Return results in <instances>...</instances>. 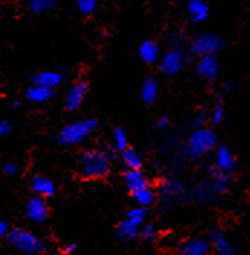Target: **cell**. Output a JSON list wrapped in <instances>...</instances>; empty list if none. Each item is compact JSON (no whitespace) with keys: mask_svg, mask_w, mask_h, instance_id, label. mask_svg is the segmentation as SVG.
Wrapping results in <instances>:
<instances>
[{"mask_svg":"<svg viewBox=\"0 0 250 255\" xmlns=\"http://www.w3.org/2000/svg\"><path fill=\"white\" fill-rule=\"evenodd\" d=\"M26 215L32 222H45L48 218V205L45 203L44 197H41V196L32 197L26 205Z\"/></svg>","mask_w":250,"mask_h":255,"instance_id":"ba28073f","label":"cell"},{"mask_svg":"<svg viewBox=\"0 0 250 255\" xmlns=\"http://www.w3.org/2000/svg\"><path fill=\"white\" fill-rule=\"evenodd\" d=\"M224 116H226V109H224V106H223L221 102H217L216 106H214V109H213V113H211L213 124H221L223 119H224Z\"/></svg>","mask_w":250,"mask_h":255,"instance_id":"4dcf8cb0","label":"cell"},{"mask_svg":"<svg viewBox=\"0 0 250 255\" xmlns=\"http://www.w3.org/2000/svg\"><path fill=\"white\" fill-rule=\"evenodd\" d=\"M97 7V0H77V9L83 15L93 13Z\"/></svg>","mask_w":250,"mask_h":255,"instance_id":"83f0119b","label":"cell"},{"mask_svg":"<svg viewBox=\"0 0 250 255\" xmlns=\"http://www.w3.org/2000/svg\"><path fill=\"white\" fill-rule=\"evenodd\" d=\"M63 80L64 76L58 71H42L33 79V84H39L49 90H54L55 87H58L63 83Z\"/></svg>","mask_w":250,"mask_h":255,"instance_id":"5bb4252c","label":"cell"},{"mask_svg":"<svg viewBox=\"0 0 250 255\" xmlns=\"http://www.w3.org/2000/svg\"><path fill=\"white\" fill-rule=\"evenodd\" d=\"M7 232H9V226H7V223H4L0 221V239L3 238Z\"/></svg>","mask_w":250,"mask_h":255,"instance_id":"d590c367","label":"cell"},{"mask_svg":"<svg viewBox=\"0 0 250 255\" xmlns=\"http://www.w3.org/2000/svg\"><path fill=\"white\" fill-rule=\"evenodd\" d=\"M205 121H207V116H205V113H204V112L198 113V115L195 116V119H194V127L203 128V125L205 124Z\"/></svg>","mask_w":250,"mask_h":255,"instance_id":"d6a6232c","label":"cell"},{"mask_svg":"<svg viewBox=\"0 0 250 255\" xmlns=\"http://www.w3.org/2000/svg\"><path fill=\"white\" fill-rule=\"evenodd\" d=\"M217 142L216 133L208 128H198L188 139V154L192 158H200L210 152Z\"/></svg>","mask_w":250,"mask_h":255,"instance_id":"277c9868","label":"cell"},{"mask_svg":"<svg viewBox=\"0 0 250 255\" xmlns=\"http://www.w3.org/2000/svg\"><path fill=\"white\" fill-rule=\"evenodd\" d=\"M19 170V167H17V164L13 162V161H10V162H6L4 164V167H3V171H4V174L7 175H13L16 174V171Z\"/></svg>","mask_w":250,"mask_h":255,"instance_id":"1f68e13d","label":"cell"},{"mask_svg":"<svg viewBox=\"0 0 250 255\" xmlns=\"http://www.w3.org/2000/svg\"><path fill=\"white\" fill-rule=\"evenodd\" d=\"M139 55L141 58L148 64L157 63L161 58V51H159V45L154 41H145L139 47Z\"/></svg>","mask_w":250,"mask_h":255,"instance_id":"2e32d148","label":"cell"},{"mask_svg":"<svg viewBox=\"0 0 250 255\" xmlns=\"http://www.w3.org/2000/svg\"><path fill=\"white\" fill-rule=\"evenodd\" d=\"M31 187L32 190L36 193V196H41V197H52L57 191L54 181L44 175H35L32 178Z\"/></svg>","mask_w":250,"mask_h":255,"instance_id":"4fadbf2b","label":"cell"},{"mask_svg":"<svg viewBox=\"0 0 250 255\" xmlns=\"http://www.w3.org/2000/svg\"><path fill=\"white\" fill-rule=\"evenodd\" d=\"M208 242H210V247H213L219 255H236L232 242L221 231H213L208 235Z\"/></svg>","mask_w":250,"mask_h":255,"instance_id":"8fae6325","label":"cell"},{"mask_svg":"<svg viewBox=\"0 0 250 255\" xmlns=\"http://www.w3.org/2000/svg\"><path fill=\"white\" fill-rule=\"evenodd\" d=\"M184 63H185V57L182 51L171 49L161 58V70L168 76H175L184 68Z\"/></svg>","mask_w":250,"mask_h":255,"instance_id":"52a82bcc","label":"cell"},{"mask_svg":"<svg viewBox=\"0 0 250 255\" xmlns=\"http://www.w3.org/2000/svg\"><path fill=\"white\" fill-rule=\"evenodd\" d=\"M125 183L132 193L148 186V180L141 170H127L125 173Z\"/></svg>","mask_w":250,"mask_h":255,"instance_id":"e0dca14e","label":"cell"},{"mask_svg":"<svg viewBox=\"0 0 250 255\" xmlns=\"http://www.w3.org/2000/svg\"><path fill=\"white\" fill-rule=\"evenodd\" d=\"M168 124H169V119H168L167 116H162V118H161V119L157 122L158 128H161V129H164V128L168 127Z\"/></svg>","mask_w":250,"mask_h":255,"instance_id":"e575fe53","label":"cell"},{"mask_svg":"<svg viewBox=\"0 0 250 255\" xmlns=\"http://www.w3.org/2000/svg\"><path fill=\"white\" fill-rule=\"evenodd\" d=\"M87 90H88L87 83H84V81L76 83V84L68 90L67 96H65V108H67L68 111H76V109H79L80 105L83 103L84 97L87 95Z\"/></svg>","mask_w":250,"mask_h":255,"instance_id":"30bf717a","label":"cell"},{"mask_svg":"<svg viewBox=\"0 0 250 255\" xmlns=\"http://www.w3.org/2000/svg\"><path fill=\"white\" fill-rule=\"evenodd\" d=\"M187 12L192 22H203L208 16V4L204 0H189L187 4Z\"/></svg>","mask_w":250,"mask_h":255,"instance_id":"9a60e30c","label":"cell"},{"mask_svg":"<svg viewBox=\"0 0 250 255\" xmlns=\"http://www.w3.org/2000/svg\"><path fill=\"white\" fill-rule=\"evenodd\" d=\"M139 234H141V237L145 241H154V239L157 238V228L152 225V223H145L143 226L139 228Z\"/></svg>","mask_w":250,"mask_h":255,"instance_id":"f1b7e54d","label":"cell"},{"mask_svg":"<svg viewBox=\"0 0 250 255\" xmlns=\"http://www.w3.org/2000/svg\"><path fill=\"white\" fill-rule=\"evenodd\" d=\"M216 165L219 173L223 174H232L236 170V158L232 151L226 146H220L216 154Z\"/></svg>","mask_w":250,"mask_h":255,"instance_id":"7c38bea8","label":"cell"},{"mask_svg":"<svg viewBox=\"0 0 250 255\" xmlns=\"http://www.w3.org/2000/svg\"><path fill=\"white\" fill-rule=\"evenodd\" d=\"M214 196V190L213 187H208V186H201L195 190V197L201 202H210Z\"/></svg>","mask_w":250,"mask_h":255,"instance_id":"f546056e","label":"cell"},{"mask_svg":"<svg viewBox=\"0 0 250 255\" xmlns=\"http://www.w3.org/2000/svg\"><path fill=\"white\" fill-rule=\"evenodd\" d=\"M181 186L179 184H167L165 187H164V190H162V194H164V197H165V200H168V202H172L173 199H176V197H179V193H181Z\"/></svg>","mask_w":250,"mask_h":255,"instance_id":"4316f807","label":"cell"},{"mask_svg":"<svg viewBox=\"0 0 250 255\" xmlns=\"http://www.w3.org/2000/svg\"><path fill=\"white\" fill-rule=\"evenodd\" d=\"M224 42L216 33H201L192 41V51L197 55H216L223 48Z\"/></svg>","mask_w":250,"mask_h":255,"instance_id":"5b68a950","label":"cell"},{"mask_svg":"<svg viewBox=\"0 0 250 255\" xmlns=\"http://www.w3.org/2000/svg\"><path fill=\"white\" fill-rule=\"evenodd\" d=\"M113 143H114L116 151H119V152H122V151H125L126 148H129L127 135H126V132L122 128L114 129V133H113Z\"/></svg>","mask_w":250,"mask_h":255,"instance_id":"d4e9b609","label":"cell"},{"mask_svg":"<svg viewBox=\"0 0 250 255\" xmlns=\"http://www.w3.org/2000/svg\"><path fill=\"white\" fill-rule=\"evenodd\" d=\"M52 96H54V90H49L39 84H32L26 92L28 100H31L33 103H45Z\"/></svg>","mask_w":250,"mask_h":255,"instance_id":"ac0fdd59","label":"cell"},{"mask_svg":"<svg viewBox=\"0 0 250 255\" xmlns=\"http://www.w3.org/2000/svg\"><path fill=\"white\" fill-rule=\"evenodd\" d=\"M122 161L125 162L127 170H141V155L135 149H132V148H126L125 151H122Z\"/></svg>","mask_w":250,"mask_h":255,"instance_id":"7402d4cb","label":"cell"},{"mask_svg":"<svg viewBox=\"0 0 250 255\" xmlns=\"http://www.w3.org/2000/svg\"><path fill=\"white\" fill-rule=\"evenodd\" d=\"M0 15H1V7H0Z\"/></svg>","mask_w":250,"mask_h":255,"instance_id":"74e56055","label":"cell"},{"mask_svg":"<svg viewBox=\"0 0 250 255\" xmlns=\"http://www.w3.org/2000/svg\"><path fill=\"white\" fill-rule=\"evenodd\" d=\"M158 93H159V86H158L157 80L149 77V79H146L143 81L141 96L142 100H143L146 105H152V103L158 99Z\"/></svg>","mask_w":250,"mask_h":255,"instance_id":"d6986e66","label":"cell"},{"mask_svg":"<svg viewBox=\"0 0 250 255\" xmlns=\"http://www.w3.org/2000/svg\"><path fill=\"white\" fill-rule=\"evenodd\" d=\"M139 228L141 226L132 223L127 219H123L117 226V235H119V238L123 239V241H133L139 235Z\"/></svg>","mask_w":250,"mask_h":255,"instance_id":"44dd1931","label":"cell"},{"mask_svg":"<svg viewBox=\"0 0 250 255\" xmlns=\"http://www.w3.org/2000/svg\"><path fill=\"white\" fill-rule=\"evenodd\" d=\"M132 194H133L135 200L138 202V205L141 207L152 206L155 203V200H157V193L154 191L152 187H149V184L142 187L139 190L133 191Z\"/></svg>","mask_w":250,"mask_h":255,"instance_id":"ffe728a7","label":"cell"},{"mask_svg":"<svg viewBox=\"0 0 250 255\" xmlns=\"http://www.w3.org/2000/svg\"><path fill=\"white\" fill-rule=\"evenodd\" d=\"M7 242L19 253L26 255H36L44 251V242L35 234L25 229H12L6 234Z\"/></svg>","mask_w":250,"mask_h":255,"instance_id":"7a4b0ae2","label":"cell"},{"mask_svg":"<svg viewBox=\"0 0 250 255\" xmlns=\"http://www.w3.org/2000/svg\"><path fill=\"white\" fill-rule=\"evenodd\" d=\"M230 184H232L230 175L223 174V173H217V174L214 175V180H213L211 187H213L214 193H226V191L229 190Z\"/></svg>","mask_w":250,"mask_h":255,"instance_id":"603a6c76","label":"cell"},{"mask_svg":"<svg viewBox=\"0 0 250 255\" xmlns=\"http://www.w3.org/2000/svg\"><path fill=\"white\" fill-rule=\"evenodd\" d=\"M210 250L208 239L195 237L182 241L176 248V255H208Z\"/></svg>","mask_w":250,"mask_h":255,"instance_id":"8992f818","label":"cell"},{"mask_svg":"<svg viewBox=\"0 0 250 255\" xmlns=\"http://www.w3.org/2000/svg\"><path fill=\"white\" fill-rule=\"evenodd\" d=\"M146 218V209L145 207H135V209H130L127 213H126V218L127 221H130L132 223L142 226L143 221Z\"/></svg>","mask_w":250,"mask_h":255,"instance_id":"484cf974","label":"cell"},{"mask_svg":"<svg viewBox=\"0 0 250 255\" xmlns=\"http://www.w3.org/2000/svg\"><path fill=\"white\" fill-rule=\"evenodd\" d=\"M28 7L31 9L33 13H42L52 9L57 3V0H26Z\"/></svg>","mask_w":250,"mask_h":255,"instance_id":"cb8c5ba5","label":"cell"},{"mask_svg":"<svg viewBox=\"0 0 250 255\" xmlns=\"http://www.w3.org/2000/svg\"><path fill=\"white\" fill-rule=\"evenodd\" d=\"M97 129V122L94 119L76 121L63 128L60 133V141L64 145H77L81 143L87 136H90Z\"/></svg>","mask_w":250,"mask_h":255,"instance_id":"3957f363","label":"cell"},{"mask_svg":"<svg viewBox=\"0 0 250 255\" xmlns=\"http://www.w3.org/2000/svg\"><path fill=\"white\" fill-rule=\"evenodd\" d=\"M110 171V157L98 149L85 151L80 158V175L87 180L101 178Z\"/></svg>","mask_w":250,"mask_h":255,"instance_id":"6da1fadb","label":"cell"},{"mask_svg":"<svg viewBox=\"0 0 250 255\" xmlns=\"http://www.w3.org/2000/svg\"><path fill=\"white\" fill-rule=\"evenodd\" d=\"M76 248H77V247H76V244H73V245H70V247H67V248H65V253H67V254H73V253L76 251Z\"/></svg>","mask_w":250,"mask_h":255,"instance_id":"8d00e7d4","label":"cell"},{"mask_svg":"<svg viewBox=\"0 0 250 255\" xmlns=\"http://www.w3.org/2000/svg\"><path fill=\"white\" fill-rule=\"evenodd\" d=\"M197 71L204 80H214L219 76L220 65L219 60L216 55H201L198 64H197Z\"/></svg>","mask_w":250,"mask_h":255,"instance_id":"9c48e42d","label":"cell"},{"mask_svg":"<svg viewBox=\"0 0 250 255\" xmlns=\"http://www.w3.org/2000/svg\"><path fill=\"white\" fill-rule=\"evenodd\" d=\"M10 124L7 121H0V136H4L10 132Z\"/></svg>","mask_w":250,"mask_h":255,"instance_id":"836d02e7","label":"cell"},{"mask_svg":"<svg viewBox=\"0 0 250 255\" xmlns=\"http://www.w3.org/2000/svg\"><path fill=\"white\" fill-rule=\"evenodd\" d=\"M51 255H57V254H51Z\"/></svg>","mask_w":250,"mask_h":255,"instance_id":"f35d334b","label":"cell"}]
</instances>
